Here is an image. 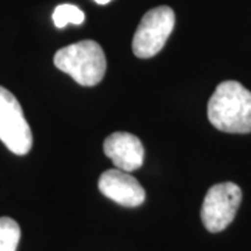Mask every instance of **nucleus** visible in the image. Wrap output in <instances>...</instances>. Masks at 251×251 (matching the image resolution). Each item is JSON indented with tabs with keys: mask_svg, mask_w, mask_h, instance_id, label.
I'll return each instance as SVG.
<instances>
[{
	"mask_svg": "<svg viewBox=\"0 0 251 251\" xmlns=\"http://www.w3.org/2000/svg\"><path fill=\"white\" fill-rule=\"evenodd\" d=\"M95 3H98V4H108L109 1H112V0H94Z\"/></svg>",
	"mask_w": 251,
	"mask_h": 251,
	"instance_id": "9d476101",
	"label": "nucleus"
},
{
	"mask_svg": "<svg viewBox=\"0 0 251 251\" xmlns=\"http://www.w3.org/2000/svg\"><path fill=\"white\" fill-rule=\"evenodd\" d=\"M208 120L224 133H251V91L237 81L221 82L208 100Z\"/></svg>",
	"mask_w": 251,
	"mask_h": 251,
	"instance_id": "f257e3e1",
	"label": "nucleus"
},
{
	"mask_svg": "<svg viewBox=\"0 0 251 251\" xmlns=\"http://www.w3.org/2000/svg\"><path fill=\"white\" fill-rule=\"evenodd\" d=\"M103 151L117 169L134 172L143 166L145 151L137 135L125 131L110 134L103 143Z\"/></svg>",
	"mask_w": 251,
	"mask_h": 251,
	"instance_id": "0eeeda50",
	"label": "nucleus"
},
{
	"mask_svg": "<svg viewBox=\"0 0 251 251\" xmlns=\"http://www.w3.org/2000/svg\"><path fill=\"white\" fill-rule=\"evenodd\" d=\"M54 66L69 74L82 87L99 84L106 73V57L95 41L85 39L59 49L53 57Z\"/></svg>",
	"mask_w": 251,
	"mask_h": 251,
	"instance_id": "f03ea898",
	"label": "nucleus"
},
{
	"mask_svg": "<svg viewBox=\"0 0 251 251\" xmlns=\"http://www.w3.org/2000/svg\"><path fill=\"white\" fill-rule=\"evenodd\" d=\"M99 191L123 206L134 208L145 201V190L128 172L110 169L102 173L98 181Z\"/></svg>",
	"mask_w": 251,
	"mask_h": 251,
	"instance_id": "423d86ee",
	"label": "nucleus"
},
{
	"mask_svg": "<svg viewBox=\"0 0 251 251\" xmlns=\"http://www.w3.org/2000/svg\"><path fill=\"white\" fill-rule=\"evenodd\" d=\"M0 141L16 155H27L32 148V133L17 98L0 87Z\"/></svg>",
	"mask_w": 251,
	"mask_h": 251,
	"instance_id": "39448f33",
	"label": "nucleus"
},
{
	"mask_svg": "<svg viewBox=\"0 0 251 251\" xmlns=\"http://www.w3.org/2000/svg\"><path fill=\"white\" fill-rule=\"evenodd\" d=\"M242 188L232 181L215 184L206 191L201 208V221L211 233H219L233 222L242 204Z\"/></svg>",
	"mask_w": 251,
	"mask_h": 251,
	"instance_id": "20e7f679",
	"label": "nucleus"
},
{
	"mask_svg": "<svg viewBox=\"0 0 251 251\" xmlns=\"http://www.w3.org/2000/svg\"><path fill=\"white\" fill-rule=\"evenodd\" d=\"M175 23V11L168 6H159L145 13L133 36L131 48L135 56L150 59L159 53L171 36Z\"/></svg>",
	"mask_w": 251,
	"mask_h": 251,
	"instance_id": "7ed1b4c3",
	"label": "nucleus"
},
{
	"mask_svg": "<svg viewBox=\"0 0 251 251\" xmlns=\"http://www.w3.org/2000/svg\"><path fill=\"white\" fill-rule=\"evenodd\" d=\"M21 237L18 224L7 216L0 218V251H17Z\"/></svg>",
	"mask_w": 251,
	"mask_h": 251,
	"instance_id": "6e6552de",
	"label": "nucleus"
},
{
	"mask_svg": "<svg viewBox=\"0 0 251 251\" xmlns=\"http://www.w3.org/2000/svg\"><path fill=\"white\" fill-rule=\"evenodd\" d=\"M53 23L57 28H64L69 24L80 25L85 20V14L74 4H59L53 11Z\"/></svg>",
	"mask_w": 251,
	"mask_h": 251,
	"instance_id": "1a4fd4ad",
	"label": "nucleus"
}]
</instances>
